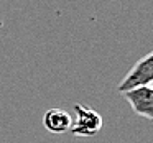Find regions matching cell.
Instances as JSON below:
<instances>
[{"label":"cell","mask_w":153,"mask_h":143,"mask_svg":"<svg viewBox=\"0 0 153 143\" xmlns=\"http://www.w3.org/2000/svg\"><path fill=\"white\" fill-rule=\"evenodd\" d=\"M125 100L130 104L133 112L140 117L153 122V87L152 86H140L132 90L123 92Z\"/></svg>","instance_id":"obj_3"},{"label":"cell","mask_w":153,"mask_h":143,"mask_svg":"<svg viewBox=\"0 0 153 143\" xmlns=\"http://www.w3.org/2000/svg\"><path fill=\"white\" fill-rule=\"evenodd\" d=\"M152 87H153V84H152Z\"/></svg>","instance_id":"obj_5"},{"label":"cell","mask_w":153,"mask_h":143,"mask_svg":"<svg viewBox=\"0 0 153 143\" xmlns=\"http://www.w3.org/2000/svg\"><path fill=\"white\" fill-rule=\"evenodd\" d=\"M74 112H76V122L71 127V133L76 136H94L102 128V117L99 112H96L91 107H84L81 104H74Z\"/></svg>","instance_id":"obj_2"},{"label":"cell","mask_w":153,"mask_h":143,"mask_svg":"<svg viewBox=\"0 0 153 143\" xmlns=\"http://www.w3.org/2000/svg\"><path fill=\"white\" fill-rule=\"evenodd\" d=\"M43 127L50 133H66L73 127L71 115L63 109H48L43 115Z\"/></svg>","instance_id":"obj_4"},{"label":"cell","mask_w":153,"mask_h":143,"mask_svg":"<svg viewBox=\"0 0 153 143\" xmlns=\"http://www.w3.org/2000/svg\"><path fill=\"white\" fill-rule=\"evenodd\" d=\"M153 84V51L148 53L146 56L140 58L133 67L125 74L120 84L117 86V90L120 94L132 90L140 86H152Z\"/></svg>","instance_id":"obj_1"}]
</instances>
